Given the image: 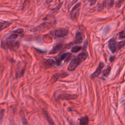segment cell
<instances>
[{
    "label": "cell",
    "mask_w": 125,
    "mask_h": 125,
    "mask_svg": "<svg viewBox=\"0 0 125 125\" xmlns=\"http://www.w3.org/2000/svg\"><path fill=\"white\" fill-rule=\"evenodd\" d=\"M72 54L70 53H65L62 54L60 58L57 60V62H60L61 61H63L65 62H68L72 58Z\"/></svg>",
    "instance_id": "cell-5"
},
{
    "label": "cell",
    "mask_w": 125,
    "mask_h": 125,
    "mask_svg": "<svg viewBox=\"0 0 125 125\" xmlns=\"http://www.w3.org/2000/svg\"><path fill=\"white\" fill-rule=\"evenodd\" d=\"M125 45V40L119 42L116 45V50H120Z\"/></svg>",
    "instance_id": "cell-15"
},
{
    "label": "cell",
    "mask_w": 125,
    "mask_h": 125,
    "mask_svg": "<svg viewBox=\"0 0 125 125\" xmlns=\"http://www.w3.org/2000/svg\"><path fill=\"white\" fill-rule=\"evenodd\" d=\"M23 33V29L22 28H18L9 33L7 37V40H14L19 36H21Z\"/></svg>",
    "instance_id": "cell-3"
},
{
    "label": "cell",
    "mask_w": 125,
    "mask_h": 125,
    "mask_svg": "<svg viewBox=\"0 0 125 125\" xmlns=\"http://www.w3.org/2000/svg\"><path fill=\"white\" fill-rule=\"evenodd\" d=\"M81 49V47L79 46H75L71 49V52L73 53H76L80 51Z\"/></svg>",
    "instance_id": "cell-18"
},
{
    "label": "cell",
    "mask_w": 125,
    "mask_h": 125,
    "mask_svg": "<svg viewBox=\"0 0 125 125\" xmlns=\"http://www.w3.org/2000/svg\"><path fill=\"white\" fill-rule=\"evenodd\" d=\"M114 0H109V1L108 2V6L109 7H112L113 5H114Z\"/></svg>",
    "instance_id": "cell-23"
},
{
    "label": "cell",
    "mask_w": 125,
    "mask_h": 125,
    "mask_svg": "<svg viewBox=\"0 0 125 125\" xmlns=\"http://www.w3.org/2000/svg\"><path fill=\"white\" fill-rule=\"evenodd\" d=\"M51 35L57 38H62L67 35L68 31L65 28H60L55 29L50 32Z\"/></svg>",
    "instance_id": "cell-2"
},
{
    "label": "cell",
    "mask_w": 125,
    "mask_h": 125,
    "mask_svg": "<svg viewBox=\"0 0 125 125\" xmlns=\"http://www.w3.org/2000/svg\"><path fill=\"white\" fill-rule=\"evenodd\" d=\"M78 0H72L71 2H70L69 3V4H68V8H70L72 6V5L73 4H74L75 3H76Z\"/></svg>",
    "instance_id": "cell-24"
},
{
    "label": "cell",
    "mask_w": 125,
    "mask_h": 125,
    "mask_svg": "<svg viewBox=\"0 0 125 125\" xmlns=\"http://www.w3.org/2000/svg\"><path fill=\"white\" fill-rule=\"evenodd\" d=\"M54 63V61L53 60H48L45 62V64L47 66H50L52 65Z\"/></svg>",
    "instance_id": "cell-19"
},
{
    "label": "cell",
    "mask_w": 125,
    "mask_h": 125,
    "mask_svg": "<svg viewBox=\"0 0 125 125\" xmlns=\"http://www.w3.org/2000/svg\"><path fill=\"white\" fill-rule=\"evenodd\" d=\"M62 44H61V43H58V44H56L55 46H54L52 49L51 50L50 54L56 53L61 49V48L62 47Z\"/></svg>",
    "instance_id": "cell-12"
},
{
    "label": "cell",
    "mask_w": 125,
    "mask_h": 125,
    "mask_svg": "<svg viewBox=\"0 0 125 125\" xmlns=\"http://www.w3.org/2000/svg\"><path fill=\"white\" fill-rule=\"evenodd\" d=\"M87 54L83 52L78 55L76 57L73 58L68 66V70L69 71L75 70L87 58Z\"/></svg>",
    "instance_id": "cell-1"
},
{
    "label": "cell",
    "mask_w": 125,
    "mask_h": 125,
    "mask_svg": "<svg viewBox=\"0 0 125 125\" xmlns=\"http://www.w3.org/2000/svg\"><path fill=\"white\" fill-rule=\"evenodd\" d=\"M83 41V36L82 33L79 31H78L76 33V36H75V40L74 41L75 43H76V44L81 43Z\"/></svg>",
    "instance_id": "cell-10"
},
{
    "label": "cell",
    "mask_w": 125,
    "mask_h": 125,
    "mask_svg": "<svg viewBox=\"0 0 125 125\" xmlns=\"http://www.w3.org/2000/svg\"><path fill=\"white\" fill-rule=\"evenodd\" d=\"M104 66V64L103 62H100L96 69V71L91 75V78H95L97 77H98L101 73L102 69L103 68Z\"/></svg>",
    "instance_id": "cell-7"
},
{
    "label": "cell",
    "mask_w": 125,
    "mask_h": 125,
    "mask_svg": "<svg viewBox=\"0 0 125 125\" xmlns=\"http://www.w3.org/2000/svg\"><path fill=\"white\" fill-rule=\"evenodd\" d=\"M125 38V32L124 31H122L119 33V39H123Z\"/></svg>",
    "instance_id": "cell-21"
},
{
    "label": "cell",
    "mask_w": 125,
    "mask_h": 125,
    "mask_svg": "<svg viewBox=\"0 0 125 125\" xmlns=\"http://www.w3.org/2000/svg\"><path fill=\"white\" fill-rule=\"evenodd\" d=\"M88 123V118L87 116H85L80 119V125H87Z\"/></svg>",
    "instance_id": "cell-14"
},
{
    "label": "cell",
    "mask_w": 125,
    "mask_h": 125,
    "mask_svg": "<svg viewBox=\"0 0 125 125\" xmlns=\"http://www.w3.org/2000/svg\"><path fill=\"white\" fill-rule=\"evenodd\" d=\"M115 56H111V57H110L109 60H110V62H112V61H113L115 60Z\"/></svg>",
    "instance_id": "cell-26"
},
{
    "label": "cell",
    "mask_w": 125,
    "mask_h": 125,
    "mask_svg": "<svg viewBox=\"0 0 125 125\" xmlns=\"http://www.w3.org/2000/svg\"><path fill=\"white\" fill-rule=\"evenodd\" d=\"M10 125H16V124L14 122H10Z\"/></svg>",
    "instance_id": "cell-27"
},
{
    "label": "cell",
    "mask_w": 125,
    "mask_h": 125,
    "mask_svg": "<svg viewBox=\"0 0 125 125\" xmlns=\"http://www.w3.org/2000/svg\"><path fill=\"white\" fill-rule=\"evenodd\" d=\"M40 26H41V27H42V28H43V29L44 28V27H45V26L43 25V24H40ZM39 29H40V30H42V29L41 28L39 27V26H37V27H34V28L31 29L30 30H31L32 32H37V31H38V30H39Z\"/></svg>",
    "instance_id": "cell-17"
},
{
    "label": "cell",
    "mask_w": 125,
    "mask_h": 125,
    "mask_svg": "<svg viewBox=\"0 0 125 125\" xmlns=\"http://www.w3.org/2000/svg\"><path fill=\"white\" fill-rule=\"evenodd\" d=\"M43 114H44L45 118L46 119L47 121L49 123L50 125H55L54 124V122H53V121L52 120V119H51V118L50 117L49 115L48 114V113L46 111H43Z\"/></svg>",
    "instance_id": "cell-13"
},
{
    "label": "cell",
    "mask_w": 125,
    "mask_h": 125,
    "mask_svg": "<svg viewBox=\"0 0 125 125\" xmlns=\"http://www.w3.org/2000/svg\"><path fill=\"white\" fill-rule=\"evenodd\" d=\"M4 110L2 109L1 110V111L0 112V124L2 122L3 118L4 117Z\"/></svg>",
    "instance_id": "cell-22"
},
{
    "label": "cell",
    "mask_w": 125,
    "mask_h": 125,
    "mask_svg": "<svg viewBox=\"0 0 125 125\" xmlns=\"http://www.w3.org/2000/svg\"><path fill=\"white\" fill-rule=\"evenodd\" d=\"M97 0H90V5H94L96 2Z\"/></svg>",
    "instance_id": "cell-25"
},
{
    "label": "cell",
    "mask_w": 125,
    "mask_h": 125,
    "mask_svg": "<svg viewBox=\"0 0 125 125\" xmlns=\"http://www.w3.org/2000/svg\"><path fill=\"white\" fill-rule=\"evenodd\" d=\"M21 121H22V125H31L30 124H29L26 118H25V117L23 116H22V117L21 118Z\"/></svg>",
    "instance_id": "cell-20"
},
{
    "label": "cell",
    "mask_w": 125,
    "mask_h": 125,
    "mask_svg": "<svg viewBox=\"0 0 125 125\" xmlns=\"http://www.w3.org/2000/svg\"><path fill=\"white\" fill-rule=\"evenodd\" d=\"M80 5V2L77 3L74 5V6L72 8V10H71L70 13V16L72 20H76L78 18L79 15Z\"/></svg>",
    "instance_id": "cell-4"
},
{
    "label": "cell",
    "mask_w": 125,
    "mask_h": 125,
    "mask_svg": "<svg viewBox=\"0 0 125 125\" xmlns=\"http://www.w3.org/2000/svg\"><path fill=\"white\" fill-rule=\"evenodd\" d=\"M76 98H77V95L75 94H67V93H64L62 94H61L59 96V98L61 100H72V99H75Z\"/></svg>",
    "instance_id": "cell-6"
},
{
    "label": "cell",
    "mask_w": 125,
    "mask_h": 125,
    "mask_svg": "<svg viewBox=\"0 0 125 125\" xmlns=\"http://www.w3.org/2000/svg\"><path fill=\"white\" fill-rule=\"evenodd\" d=\"M11 24V22L8 21H0V32L6 28H7Z\"/></svg>",
    "instance_id": "cell-11"
},
{
    "label": "cell",
    "mask_w": 125,
    "mask_h": 125,
    "mask_svg": "<svg viewBox=\"0 0 125 125\" xmlns=\"http://www.w3.org/2000/svg\"><path fill=\"white\" fill-rule=\"evenodd\" d=\"M67 75H68V74L66 72L56 73L52 76V79L53 81H56L57 80H58L59 79L64 78V77H66Z\"/></svg>",
    "instance_id": "cell-9"
},
{
    "label": "cell",
    "mask_w": 125,
    "mask_h": 125,
    "mask_svg": "<svg viewBox=\"0 0 125 125\" xmlns=\"http://www.w3.org/2000/svg\"><path fill=\"white\" fill-rule=\"evenodd\" d=\"M117 42L114 39H111L108 42V47L112 53H114L116 51Z\"/></svg>",
    "instance_id": "cell-8"
},
{
    "label": "cell",
    "mask_w": 125,
    "mask_h": 125,
    "mask_svg": "<svg viewBox=\"0 0 125 125\" xmlns=\"http://www.w3.org/2000/svg\"><path fill=\"white\" fill-rule=\"evenodd\" d=\"M110 70H111V68L110 67H107L104 71L103 72V75L104 76V77H107L108 76V75L110 73Z\"/></svg>",
    "instance_id": "cell-16"
}]
</instances>
